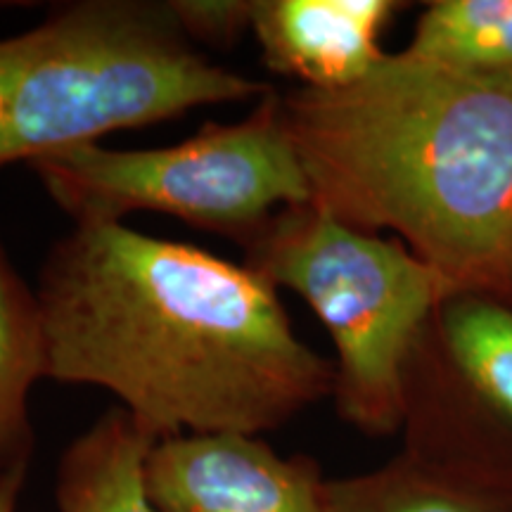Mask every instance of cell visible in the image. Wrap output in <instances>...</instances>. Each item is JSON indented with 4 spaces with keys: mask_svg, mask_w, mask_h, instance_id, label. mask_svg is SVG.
I'll list each match as a JSON object with an SVG mask.
<instances>
[{
    "mask_svg": "<svg viewBox=\"0 0 512 512\" xmlns=\"http://www.w3.org/2000/svg\"><path fill=\"white\" fill-rule=\"evenodd\" d=\"M46 377L112 392L157 441L280 430L332 396L335 366L278 290L207 249L83 223L38 275Z\"/></svg>",
    "mask_w": 512,
    "mask_h": 512,
    "instance_id": "obj_1",
    "label": "cell"
},
{
    "mask_svg": "<svg viewBox=\"0 0 512 512\" xmlns=\"http://www.w3.org/2000/svg\"><path fill=\"white\" fill-rule=\"evenodd\" d=\"M311 202L392 230L451 292L512 302V74L384 55L344 88L280 95Z\"/></svg>",
    "mask_w": 512,
    "mask_h": 512,
    "instance_id": "obj_2",
    "label": "cell"
},
{
    "mask_svg": "<svg viewBox=\"0 0 512 512\" xmlns=\"http://www.w3.org/2000/svg\"><path fill=\"white\" fill-rule=\"evenodd\" d=\"M271 91L197 50L166 3H67L0 38V166Z\"/></svg>",
    "mask_w": 512,
    "mask_h": 512,
    "instance_id": "obj_3",
    "label": "cell"
},
{
    "mask_svg": "<svg viewBox=\"0 0 512 512\" xmlns=\"http://www.w3.org/2000/svg\"><path fill=\"white\" fill-rule=\"evenodd\" d=\"M245 266L316 311L335 344L332 399L368 437L403 427V373L415 339L451 292L406 242L339 221L316 202L278 209L247 242Z\"/></svg>",
    "mask_w": 512,
    "mask_h": 512,
    "instance_id": "obj_4",
    "label": "cell"
},
{
    "mask_svg": "<svg viewBox=\"0 0 512 512\" xmlns=\"http://www.w3.org/2000/svg\"><path fill=\"white\" fill-rule=\"evenodd\" d=\"M29 169L74 226L162 211L242 247L275 211L311 200L275 91L245 119L211 121L176 145L112 150L86 143L36 159Z\"/></svg>",
    "mask_w": 512,
    "mask_h": 512,
    "instance_id": "obj_5",
    "label": "cell"
},
{
    "mask_svg": "<svg viewBox=\"0 0 512 512\" xmlns=\"http://www.w3.org/2000/svg\"><path fill=\"white\" fill-rule=\"evenodd\" d=\"M403 453L458 475L512 482V302L448 292L403 373Z\"/></svg>",
    "mask_w": 512,
    "mask_h": 512,
    "instance_id": "obj_6",
    "label": "cell"
},
{
    "mask_svg": "<svg viewBox=\"0 0 512 512\" xmlns=\"http://www.w3.org/2000/svg\"><path fill=\"white\" fill-rule=\"evenodd\" d=\"M159 512H325L320 465L283 458L254 434H178L159 439L145 463Z\"/></svg>",
    "mask_w": 512,
    "mask_h": 512,
    "instance_id": "obj_7",
    "label": "cell"
},
{
    "mask_svg": "<svg viewBox=\"0 0 512 512\" xmlns=\"http://www.w3.org/2000/svg\"><path fill=\"white\" fill-rule=\"evenodd\" d=\"M401 8L394 0H254L252 31L268 69L332 91L384 60L380 36Z\"/></svg>",
    "mask_w": 512,
    "mask_h": 512,
    "instance_id": "obj_8",
    "label": "cell"
},
{
    "mask_svg": "<svg viewBox=\"0 0 512 512\" xmlns=\"http://www.w3.org/2000/svg\"><path fill=\"white\" fill-rule=\"evenodd\" d=\"M157 439L124 408L105 413L64 448L57 470L60 512H159L145 484Z\"/></svg>",
    "mask_w": 512,
    "mask_h": 512,
    "instance_id": "obj_9",
    "label": "cell"
},
{
    "mask_svg": "<svg viewBox=\"0 0 512 512\" xmlns=\"http://www.w3.org/2000/svg\"><path fill=\"white\" fill-rule=\"evenodd\" d=\"M325 512H512V482L439 470L406 453L363 475L325 479Z\"/></svg>",
    "mask_w": 512,
    "mask_h": 512,
    "instance_id": "obj_10",
    "label": "cell"
},
{
    "mask_svg": "<svg viewBox=\"0 0 512 512\" xmlns=\"http://www.w3.org/2000/svg\"><path fill=\"white\" fill-rule=\"evenodd\" d=\"M46 377V330L31 290L0 242V472L31 465L36 434L29 396Z\"/></svg>",
    "mask_w": 512,
    "mask_h": 512,
    "instance_id": "obj_11",
    "label": "cell"
},
{
    "mask_svg": "<svg viewBox=\"0 0 512 512\" xmlns=\"http://www.w3.org/2000/svg\"><path fill=\"white\" fill-rule=\"evenodd\" d=\"M403 53L477 74H512V0H432Z\"/></svg>",
    "mask_w": 512,
    "mask_h": 512,
    "instance_id": "obj_12",
    "label": "cell"
},
{
    "mask_svg": "<svg viewBox=\"0 0 512 512\" xmlns=\"http://www.w3.org/2000/svg\"><path fill=\"white\" fill-rule=\"evenodd\" d=\"M176 24L192 43L228 48L252 29L254 0H169Z\"/></svg>",
    "mask_w": 512,
    "mask_h": 512,
    "instance_id": "obj_13",
    "label": "cell"
},
{
    "mask_svg": "<svg viewBox=\"0 0 512 512\" xmlns=\"http://www.w3.org/2000/svg\"><path fill=\"white\" fill-rule=\"evenodd\" d=\"M29 465L15 467V470L0 472V512H17L19 496H22L24 482H27Z\"/></svg>",
    "mask_w": 512,
    "mask_h": 512,
    "instance_id": "obj_14",
    "label": "cell"
}]
</instances>
